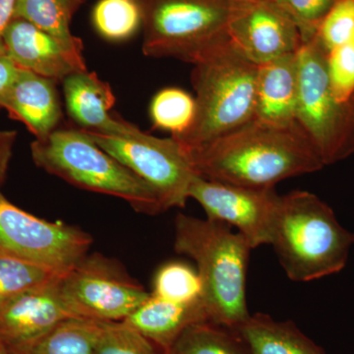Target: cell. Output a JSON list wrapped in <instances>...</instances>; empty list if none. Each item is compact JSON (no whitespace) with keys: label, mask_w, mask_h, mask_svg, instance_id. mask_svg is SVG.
Returning <instances> with one entry per match:
<instances>
[{"label":"cell","mask_w":354,"mask_h":354,"mask_svg":"<svg viewBox=\"0 0 354 354\" xmlns=\"http://www.w3.org/2000/svg\"><path fill=\"white\" fill-rule=\"evenodd\" d=\"M314 39L324 53L354 41V0H337Z\"/></svg>","instance_id":"obj_28"},{"label":"cell","mask_w":354,"mask_h":354,"mask_svg":"<svg viewBox=\"0 0 354 354\" xmlns=\"http://www.w3.org/2000/svg\"><path fill=\"white\" fill-rule=\"evenodd\" d=\"M79 1H80V3H81V4H83V3H84V2H85V1H86V0H79Z\"/></svg>","instance_id":"obj_35"},{"label":"cell","mask_w":354,"mask_h":354,"mask_svg":"<svg viewBox=\"0 0 354 354\" xmlns=\"http://www.w3.org/2000/svg\"><path fill=\"white\" fill-rule=\"evenodd\" d=\"M189 199L199 203L209 220L236 227L253 249L271 245L281 201L274 187H249L196 176Z\"/></svg>","instance_id":"obj_11"},{"label":"cell","mask_w":354,"mask_h":354,"mask_svg":"<svg viewBox=\"0 0 354 354\" xmlns=\"http://www.w3.org/2000/svg\"><path fill=\"white\" fill-rule=\"evenodd\" d=\"M60 278L26 291L0 308V339L14 354L74 318L60 295Z\"/></svg>","instance_id":"obj_13"},{"label":"cell","mask_w":354,"mask_h":354,"mask_svg":"<svg viewBox=\"0 0 354 354\" xmlns=\"http://www.w3.org/2000/svg\"><path fill=\"white\" fill-rule=\"evenodd\" d=\"M19 70L6 53H0V109L2 102L17 78Z\"/></svg>","instance_id":"obj_32"},{"label":"cell","mask_w":354,"mask_h":354,"mask_svg":"<svg viewBox=\"0 0 354 354\" xmlns=\"http://www.w3.org/2000/svg\"><path fill=\"white\" fill-rule=\"evenodd\" d=\"M35 164L81 189L127 201L139 213L165 212L157 193L82 129H57L31 143Z\"/></svg>","instance_id":"obj_5"},{"label":"cell","mask_w":354,"mask_h":354,"mask_svg":"<svg viewBox=\"0 0 354 354\" xmlns=\"http://www.w3.org/2000/svg\"><path fill=\"white\" fill-rule=\"evenodd\" d=\"M203 285L196 269L183 262H169L156 272L151 295L177 304L202 302Z\"/></svg>","instance_id":"obj_25"},{"label":"cell","mask_w":354,"mask_h":354,"mask_svg":"<svg viewBox=\"0 0 354 354\" xmlns=\"http://www.w3.org/2000/svg\"><path fill=\"white\" fill-rule=\"evenodd\" d=\"M92 22L106 41H127L143 26V11L139 0H99L93 9Z\"/></svg>","instance_id":"obj_23"},{"label":"cell","mask_w":354,"mask_h":354,"mask_svg":"<svg viewBox=\"0 0 354 354\" xmlns=\"http://www.w3.org/2000/svg\"><path fill=\"white\" fill-rule=\"evenodd\" d=\"M196 113V102L183 88L169 87L160 90L150 104L153 127L171 133V136L187 131Z\"/></svg>","instance_id":"obj_24"},{"label":"cell","mask_w":354,"mask_h":354,"mask_svg":"<svg viewBox=\"0 0 354 354\" xmlns=\"http://www.w3.org/2000/svg\"><path fill=\"white\" fill-rule=\"evenodd\" d=\"M234 332L250 354H325L291 322H279L265 314H254Z\"/></svg>","instance_id":"obj_19"},{"label":"cell","mask_w":354,"mask_h":354,"mask_svg":"<svg viewBox=\"0 0 354 354\" xmlns=\"http://www.w3.org/2000/svg\"><path fill=\"white\" fill-rule=\"evenodd\" d=\"M4 50L20 69L55 82L87 71L84 57H78L48 32L28 21L14 18L3 37Z\"/></svg>","instance_id":"obj_14"},{"label":"cell","mask_w":354,"mask_h":354,"mask_svg":"<svg viewBox=\"0 0 354 354\" xmlns=\"http://www.w3.org/2000/svg\"><path fill=\"white\" fill-rule=\"evenodd\" d=\"M328 76L337 100L354 104V41L326 53Z\"/></svg>","instance_id":"obj_29"},{"label":"cell","mask_w":354,"mask_h":354,"mask_svg":"<svg viewBox=\"0 0 354 354\" xmlns=\"http://www.w3.org/2000/svg\"><path fill=\"white\" fill-rule=\"evenodd\" d=\"M17 140L15 130L0 129V186L4 183Z\"/></svg>","instance_id":"obj_31"},{"label":"cell","mask_w":354,"mask_h":354,"mask_svg":"<svg viewBox=\"0 0 354 354\" xmlns=\"http://www.w3.org/2000/svg\"><path fill=\"white\" fill-rule=\"evenodd\" d=\"M353 244L354 234L313 193L297 190L281 196L271 245L291 281L305 283L341 272Z\"/></svg>","instance_id":"obj_3"},{"label":"cell","mask_w":354,"mask_h":354,"mask_svg":"<svg viewBox=\"0 0 354 354\" xmlns=\"http://www.w3.org/2000/svg\"><path fill=\"white\" fill-rule=\"evenodd\" d=\"M0 354H7L6 346H4V344L2 342L1 339H0Z\"/></svg>","instance_id":"obj_34"},{"label":"cell","mask_w":354,"mask_h":354,"mask_svg":"<svg viewBox=\"0 0 354 354\" xmlns=\"http://www.w3.org/2000/svg\"><path fill=\"white\" fill-rule=\"evenodd\" d=\"M123 321L167 354L184 330L193 324L208 322V318L202 302L177 304L150 295Z\"/></svg>","instance_id":"obj_18"},{"label":"cell","mask_w":354,"mask_h":354,"mask_svg":"<svg viewBox=\"0 0 354 354\" xmlns=\"http://www.w3.org/2000/svg\"><path fill=\"white\" fill-rule=\"evenodd\" d=\"M84 131L102 150L151 186L165 211L185 206L191 183L199 174L176 140L158 138L142 130L132 135Z\"/></svg>","instance_id":"obj_9"},{"label":"cell","mask_w":354,"mask_h":354,"mask_svg":"<svg viewBox=\"0 0 354 354\" xmlns=\"http://www.w3.org/2000/svg\"><path fill=\"white\" fill-rule=\"evenodd\" d=\"M298 92L297 53L258 65L253 120L272 127L295 124L297 122Z\"/></svg>","instance_id":"obj_17"},{"label":"cell","mask_w":354,"mask_h":354,"mask_svg":"<svg viewBox=\"0 0 354 354\" xmlns=\"http://www.w3.org/2000/svg\"><path fill=\"white\" fill-rule=\"evenodd\" d=\"M258 65L227 39L193 64L196 113L187 131L171 136L186 152L254 120Z\"/></svg>","instance_id":"obj_4"},{"label":"cell","mask_w":354,"mask_h":354,"mask_svg":"<svg viewBox=\"0 0 354 354\" xmlns=\"http://www.w3.org/2000/svg\"><path fill=\"white\" fill-rule=\"evenodd\" d=\"M90 234L64 221L28 213L0 191V256L24 261L64 276L88 255Z\"/></svg>","instance_id":"obj_8"},{"label":"cell","mask_w":354,"mask_h":354,"mask_svg":"<svg viewBox=\"0 0 354 354\" xmlns=\"http://www.w3.org/2000/svg\"><path fill=\"white\" fill-rule=\"evenodd\" d=\"M62 85L67 113L80 129L109 135H132L141 130L111 114L115 95L95 72L71 74Z\"/></svg>","instance_id":"obj_15"},{"label":"cell","mask_w":354,"mask_h":354,"mask_svg":"<svg viewBox=\"0 0 354 354\" xmlns=\"http://www.w3.org/2000/svg\"><path fill=\"white\" fill-rule=\"evenodd\" d=\"M1 109L12 120L23 123L35 139L46 138L57 130L62 118L57 82L20 69Z\"/></svg>","instance_id":"obj_16"},{"label":"cell","mask_w":354,"mask_h":354,"mask_svg":"<svg viewBox=\"0 0 354 354\" xmlns=\"http://www.w3.org/2000/svg\"><path fill=\"white\" fill-rule=\"evenodd\" d=\"M65 306L74 318L123 321L150 297L115 261L87 255L58 283Z\"/></svg>","instance_id":"obj_10"},{"label":"cell","mask_w":354,"mask_h":354,"mask_svg":"<svg viewBox=\"0 0 354 354\" xmlns=\"http://www.w3.org/2000/svg\"><path fill=\"white\" fill-rule=\"evenodd\" d=\"M259 0H139L142 50L153 58L195 64L230 39V26Z\"/></svg>","instance_id":"obj_6"},{"label":"cell","mask_w":354,"mask_h":354,"mask_svg":"<svg viewBox=\"0 0 354 354\" xmlns=\"http://www.w3.org/2000/svg\"><path fill=\"white\" fill-rule=\"evenodd\" d=\"M59 277L39 266L0 256V308L26 291Z\"/></svg>","instance_id":"obj_26"},{"label":"cell","mask_w":354,"mask_h":354,"mask_svg":"<svg viewBox=\"0 0 354 354\" xmlns=\"http://www.w3.org/2000/svg\"><path fill=\"white\" fill-rule=\"evenodd\" d=\"M297 25L302 41L313 38L337 0H271Z\"/></svg>","instance_id":"obj_30"},{"label":"cell","mask_w":354,"mask_h":354,"mask_svg":"<svg viewBox=\"0 0 354 354\" xmlns=\"http://www.w3.org/2000/svg\"><path fill=\"white\" fill-rule=\"evenodd\" d=\"M187 153L200 176L249 187H274L325 167L298 122L272 127L252 120Z\"/></svg>","instance_id":"obj_1"},{"label":"cell","mask_w":354,"mask_h":354,"mask_svg":"<svg viewBox=\"0 0 354 354\" xmlns=\"http://www.w3.org/2000/svg\"><path fill=\"white\" fill-rule=\"evenodd\" d=\"M16 4L17 0H0V53H6L3 37L9 24L15 18Z\"/></svg>","instance_id":"obj_33"},{"label":"cell","mask_w":354,"mask_h":354,"mask_svg":"<svg viewBox=\"0 0 354 354\" xmlns=\"http://www.w3.org/2000/svg\"><path fill=\"white\" fill-rule=\"evenodd\" d=\"M167 354H250L234 330L211 322L193 324Z\"/></svg>","instance_id":"obj_22"},{"label":"cell","mask_w":354,"mask_h":354,"mask_svg":"<svg viewBox=\"0 0 354 354\" xmlns=\"http://www.w3.org/2000/svg\"><path fill=\"white\" fill-rule=\"evenodd\" d=\"M160 351L125 321L99 322L95 354H162Z\"/></svg>","instance_id":"obj_27"},{"label":"cell","mask_w":354,"mask_h":354,"mask_svg":"<svg viewBox=\"0 0 354 354\" xmlns=\"http://www.w3.org/2000/svg\"><path fill=\"white\" fill-rule=\"evenodd\" d=\"M174 249L194 260L202 281V304L208 322L234 330L250 316L246 279L250 243L227 223L179 214Z\"/></svg>","instance_id":"obj_2"},{"label":"cell","mask_w":354,"mask_h":354,"mask_svg":"<svg viewBox=\"0 0 354 354\" xmlns=\"http://www.w3.org/2000/svg\"><path fill=\"white\" fill-rule=\"evenodd\" d=\"M297 62V122L324 165H334L354 153V104L342 102L333 94L326 55L314 37L302 43Z\"/></svg>","instance_id":"obj_7"},{"label":"cell","mask_w":354,"mask_h":354,"mask_svg":"<svg viewBox=\"0 0 354 354\" xmlns=\"http://www.w3.org/2000/svg\"><path fill=\"white\" fill-rule=\"evenodd\" d=\"M99 322L68 319L17 354H95Z\"/></svg>","instance_id":"obj_21"},{"label":"cell","mask_w":354,"mask_h":354,"mask_svg":"<svg viewBox=\"0 0 354 354\" xmlns=\"http://www.w3.org/2000/svg\"><path fill=\"white\" fill-rule=\"evenodd\" d=\"M82 6L79 0H17L15 18L48 32L67 50L83 57V43L71 32L72 17Z\"/></svg>","instance_id":"obj_20"},{"label":"cell","mask_w":354,"mask_h":354,"mask_svg":"<svg viewBox=\"0 0 354 354\" xmlns=\"http://www.w3.org/2000/svg\"><path fill=\"white\" fill-rule=\"evenodd\" d=\"M230 39L257 65L297 55L304 43L297 25L271 0H259L237 18L230 26Z\"/></svg>","instance_id":"obj_12"}]
</instances>
